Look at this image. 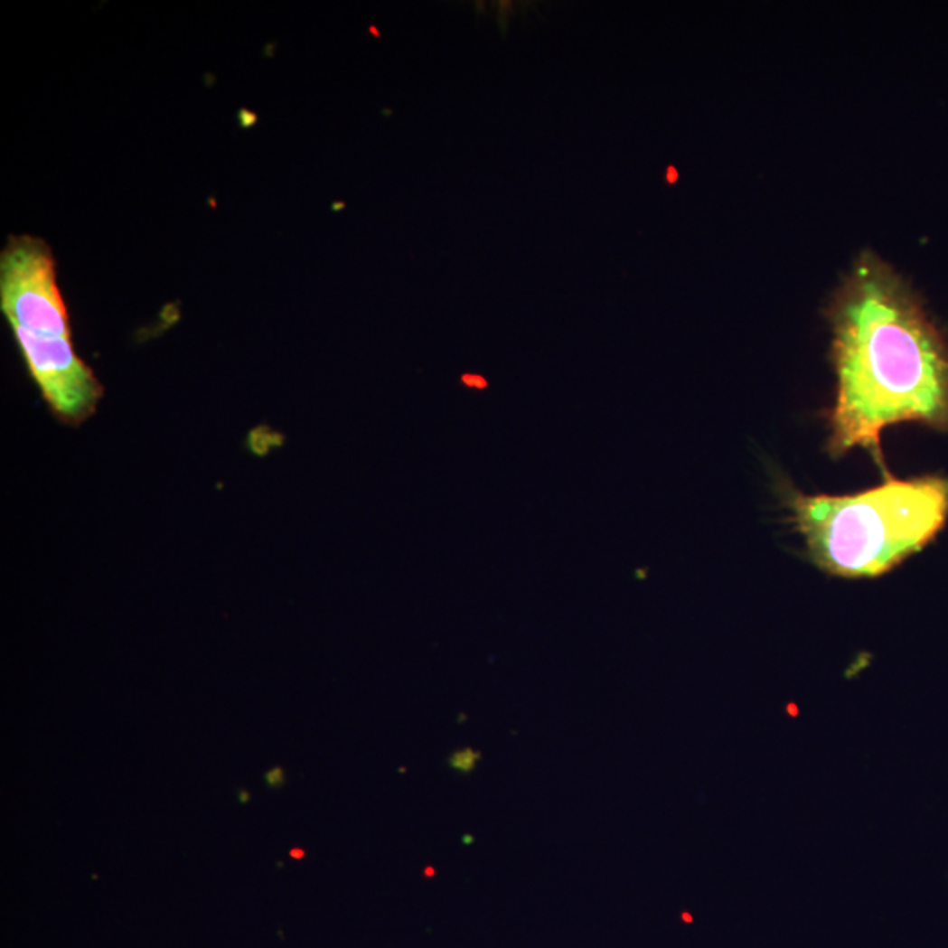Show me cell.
Wrapping results in <instances>:
<instances>
[{
  "label": "cell",
  "instance_id": "obj_10",
  "mask_svg": "<svg viewBox=\"0 0 948 948\" xmlns=\"http://www.w3.org/2000/svg\"><path fill=\"white\" fill-rule=\"evenodd\" d=\"M464 843H467V845L473 843V838L471 836H464Z\"/></svg>",
  "mask_w": 948,
  "mask_h": 948
},
{
  "label": "cell",
  "instance_id": "obj_3",
  "mask_svg": "<svg viewBox=\"0 0 948 948\" xmlns=\"http://www.w3.org/2000/svg\"><path fill=\"white\" fill-rule=\"evenodd\" d=\"M0 307L14 339L72 341L50 245L35 236H9L0 253Z\"/></svg>",
  "mask_w": 948,
  "mask_h": 948
},
{
  "label": "cell",
  "instance_id": "obj_9",
  "mask_svg": "<svg viewBox=\"0 0 948 948\" xmlns=\"http://www.w3.org/2000/svg\"><path fill=\"white\" fill-rule=\"evenodd\" d=\"M681 918H683V920H685V922H689V924H690V922H692V917H690V915H689V914H687V912H685V914H681Z\"/></svg>",
  "mask_w": 948,
  "mask_h": 948
},
{
  "label": "cell",
  "instance_id": "obj_6",
  "mask_svg": "<svg viewBox=\"0 0 948 948\" xmlns=\"http://www.w3.org/2000/svg\"><path fill=\"white\" fill-rule=\"evenodd\" d=\"M462 383H464L465 387H469V389H478V390H483V389L489 387V381H487L483 376H480V374H471V372H467V374L462 376Z\"/></svg>",
  "mask_w": 948,
  "mask_h": 948
},
{
  "label": "cell",
  "instance_id": "obj_7",
  "mask_svg": "<svg viewBox=\"0 0 948 948\" xmlns=\"http://www.w3.org/2000/svg\"><path fill=\"white\" fill-rule=\"evenodd\" d=\"M290 856L294 857V859H303V857H305V850H297V849H294V850L290 852Z\"/></svg>",
  "mask_w": 948,
  "mask_h": 948
},
{
  "label": "cell",
  "instance_id": "obj_1",
  "mask_svg": "<svg viewBox=\"0 0 948 948\" xmlns=\"http://www.w3.org/2000/svg\"><path fill=\"white\" fill-rule=\"evenodd\" d=\"M836 398L832 459L864 448L886 469L882 432L920 424L948 432V341L906 279L873 251L859 255L831 297Z\"/></svg>",
  "mask_w": 948,
  "mask_h": 948
},
{
  "label": "cell",
  "instance_id": "obj_11",
  "mask_svg": "<svg viewBox=\"0 0 948 948\" xmlns=\"http://www.w3.org/2000/svg\"><path fill=\"white\" fill-rule=\"evenodd\" d=\"M426 875H427V877H432V875H434V869H432V868H427V871H426Z\"/></svg>",
  "mask_w": 948,
  "mask_h": 948
},
{
  "label": "cell",
  "instance_id": "obj_4",
  "mask_svg": "<svg viewBox=\"0 0 948 948\" xmlns=\"http://www.w3.org/2000/svg\"><path fill=\"white\" fill-rule=\"evenodd\" d=\"M482 761V752L473 748V746H462L459 750L452 752L450 757H448V765L462 773V774H469L476 769V765Z\"/></svg>",
  "mask_w": 948,
  "mask_h": 948
},
{
  "label": "cell",
  "instance_id": "obj_8",
  "mask_svg": "<svg viewBox=\"0 0 948 948\" xmlns=\"http://www.w3.org/2000/svg\"><path fill=\"white\" fill-rule=\"evenodd\" d=\"M239 795H241V799H239L241 803H246V801H248V797H249V794H248V793H245V791H241V793H239Z\"/></svg>",
  "mask_w": 948,
  "mask_h": 948
},
{
  "label": "cell",
  "instance_id": "obj_5",
  "mask_svg": "<svg viewBox=\"0 0 948 948\" xmlns=\"http://www.w3.org/2000/svg\"><path fill=\"white\" fill-rule=\"evenodd\" d=\"M264 778H266L268 787H271V789H279V787H283L285 782H286V774H285L283 767H273V769H269V771L264 774Z\"/></svg>",
  "mask_w": 948,
  "mask_h": 948
},
{
  "label": "cell",
  "instance_id": "obj_2",
  "mask_svg": "<svg viewBox=\"0 0 948 948\" xmlns=\"http://www.w3.org/2000/svg\"><path fill=\"white\" fill-rule=\"evenodd\" d=\"M813 564L838 578H877L925 549L948 521V478L897 480L850 495L785 493Z\"/></svg>",
  "mask_w": 948,
  "mask_h": 948
}]
</instances>
